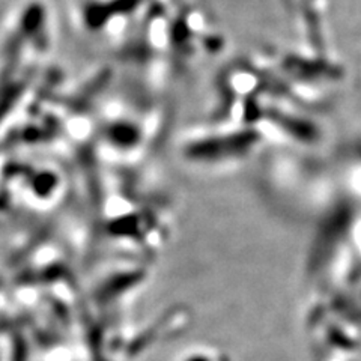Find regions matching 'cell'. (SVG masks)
Returning <instances> with one entry per match:
<instances>
[{"label":"cell","instance_id":"1","mask_svg":"<svg viewBox=\"0 0 361 361\" xmlns=\"http://www.w3.org/2000/svg\"><path fill=\"white\" fill-rule=\"evenodd\" d=\"M187 351L178 357V361H224L226 357L216 351V346L193 345L185 348Z\"/></svg>","mask_w":361,"mask_h":361},{"label":"cell","instance_id":"2","mask_svg":"<svg viewBox=\"0 0 361 361\" xmlns=\"http://www.w3.org/2000/svg\"><path fill=\"white\" fill-rule=\"evenodd\" d=\"M0 358H2V354H0Z\"/></svg>","mask_w":361,"mask_h":361}]
</instances>
